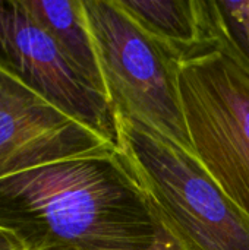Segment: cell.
I'll list each match as a JSON object with an SVG mask.
<instances>
[{"label":"cell","instance_id":"8fae6325","mask_svg":"<svg viewBox=\"0 0 249 250\" xmlns=\"http://www.w3.org/2000/svg\"><path fill=\"white\" fill-rule=\"evenodd\" d=\"M45 250H84V249H73V248H51V249H45ZM166 250H189L186 249L183 245H181L179 242L175 245V246H172V248H169V249Z\"/></svg>","mask_w":249,"mask_h":250},{"label":"cell","instance_id":"6da1fadb","mask_svg":"<svg viewBox=\"0 0 249 250\" xmlns=\"http://www.w3.org/2000/svg\"><path fill=\"white\" fill-rule=\"evenodd\" d=\"M0 227L25 250H166L178 243L117 148L0 179Z\"/></svg>","mask_w":249,"mask_h":250},{"label":"cell","instance_id":"ba28073f","mask_svg":"<svg viewBox=\"0 0 249 250\" xmlns=\"http://www.w3.org/2000/svg\"><path fill=\"white\" fill-rule=\"evenodd\" d=\"M25 7L56 41L68 59L106 94L101 67L82 0H22ZM107 95V94H106Z\"/></svg>","mask_w":249,"mask_h":250},{"label":"cell","instance_id":"30bf717a","mask_svg":"<svg viewBox=\"0 0 249 250\" xmlns=\"http://www.w3.org/2000/svg\"><path fill=\"white\" fill-rule=\"evenodd\" d=\"M0 250H25V248L13 233L0 227Z\"/></svg>","mask_w":249,"mask_h":250},{"label":"cell","instance_id":"9c48e42d","mask_svg":"<svg viewBox=\"0 0 249 250\" xmlns=\"http://www.w3.org/2000/svg\"><path fill=\"white\" fill-rule=\"evenodd\" d=\"M207 40L249 75V0H200Z\"/></svg>","mask_w":249,"mask_h":250},{"label":"cell","instance_id":"3957f363","mask_svg":"<svg viewBox=\"0 0 249 250\" xmlns=\"http://www.w3.org/2000/svg\"><path fill=\"white\" fill-rule=\"evenodd\" d=\"M82 4L113 111L192 152L179 89V56L144 31L116 0Z\"/></svg>","mask_w":249,"mask_h":250},{"label":"cell","instance_id":"52a82bcc","mask_svg":"<svg viewBox=\"0 0 249 250\" xmlns=\"http://www.w3.org/2000/svg\"><path fill=\"white\" fill-rule=\"evenodd\" d=\"M144 31L172 48L182 62L210 50L200 0H116Z\"/></svg>","mask_w":249,"mask_h":250},{"label":"cell","instance_id":"7a4b0ae2","mask_svg":"<svg viewBox=\"0 0 249 250\" xmlns=\"http://www.w3.org/2000/svg\"><path fill=\"white\" fill-rule=\"evenodd\" d=\"M114 119L117 149L175 240L189 250H249V215L192 152L131 116Z\"/></svg>","mask_w":249,"mask_h":250},{"label":"cell","instance_id":"277c9868","mask_svg":"<svg viewBox=\"0 0 249 250\" xmlns=\"http://www.w3.org/2000/svg\"><path fill=\"white\" fill-rule=\"evenodd\" d=\"M179 89L192 154L249 215V75L210 50L182 62Z\"/></svg>","mask_w":249,"mask_h":250},{"label":"cell","instance_id":"5b68a950","mask_svg":"<svg viewBox=\"0 0 249 250\" xmlns=\"http://www.w3.org/2000/svg\"><path fill=\"white\" fill-rule=\"evenodd\" d=\"M0 70L117 146L113 107L22 0H0Z\"/></svg>","mask_w":249,"mask_h":250},{"label":"cell","instance_id":"8992f818","mask_svg":"<svg viewBox=\"0 0 249 250\" xmlns=\"http://www.w3.org/2000/svg\"><path fill=\"white\" fill-rule=\"evenodd\" d=\"M116 148L0 70V179Z\"/></svg>","mask_w":249,"mask_h":250}]
</instances>
